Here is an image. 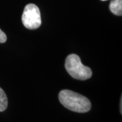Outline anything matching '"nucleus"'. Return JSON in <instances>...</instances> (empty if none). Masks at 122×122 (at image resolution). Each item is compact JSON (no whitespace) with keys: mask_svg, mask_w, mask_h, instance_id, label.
<instances>
[{"mask_svg":"<svg viewBox=\"0 0 122 122\" xmlns=\"http://www.w3.org/2000/svg\"><path fill=\"white\" fill-rule=\"evenodd\" d=\"M109 8L111 12L115 15H122V0H111Z\"/></svg>","mask_w":122,"mask_h":122,"instance_id":"4","label":"nucleus"},{"mask_svg":"<svg viewBox=\"0 0 122 122\" xmlns=\"http://www.w3.org/2000/svg\"><path fill=\"white\" fill-rule=\"evenodd\" d=\"M65 69L72 77L79 80H86L92 75L91 69L83 65L79 56L75 54L66 57Z\"/></svg>","mask_w":122,"mask_h":122,"instance_id":"2","label":"nucleus"},{"mask_svg":"<svg viewBox=\"0 0 122 122\" xmlns=\"http://www.w3.org/2000/svg\"><path fill=\"white\" fill-rule=\"evenodd\" d=\"M8 98L4 91L0 87V112L4 111L8 107Z\"/></svg>","mask_w":122,"mask_h":122,"instance_id":"5","label":"nucleus"},{"mask_svg":"<svg viewBox=\"0 0 122 122\" xmlns=\"http://www.w3.org/2000/svg\"><path fill=\"white\" fill-rule=\"evenodd\" d=\"M122 98H121V100H120V113H122Z\"/></svg>","mask_w":122,"mask_h":122,"instance_id":"7","label":"nucleus"},{"mask_svg":"<svg viewBox=\"0 0 122 122\" xmlns=\"http://www.w3.org/2000/svg\"><path fill=\"white\" fill-rule=\"evenodd\" d=\"M58 98L65 108L73 112L87 113L91 109V102L87 98L71 90L61 91Z\"/></svg>","mask_w":122,"mask_h":122,"instance_id":"1","label":"nucleus"},{"mask_svg":"<svg viewBox=\"0 0 122 122\" xmlns=\"http://www.w3.org/2000/svg\"><path fill=\"white\" fill-rule=\"evenodd\" d=\"M101 1H107V0H101Z\"/></svg>","mask_w":122,"mask_h":122,"instance_id":"8","label":"nucleus"},{"mask_svg":"<svg viewBox=\"0 0 122 122\" xmlns=\"http://www.w3.org/2000/svg\"><path fill=\"white\" fill-rule=\"evenodd\" d=\"M7 40V36L4 33V31L0 29V43L1 44H3L5 43Z\"/></svg>","mask_w":122,"mask_h":122,"instance_id":"6","label":"nucleus"},{"mask_svg":"<svg viewBox=\"0 0 122 122\" xmlns=\"http://www.w3.org/2000/svg\"><path fill=\"white\" fill-rule=\"evenodd\" d=\"M22 22L29 29H38L41 25V18L39 8L33 4L26 5L22 15Z\"/></svg>","mask_w":122,"mask_h":122,"instance_id":"3","label":"nucleus"}]
</instances>
